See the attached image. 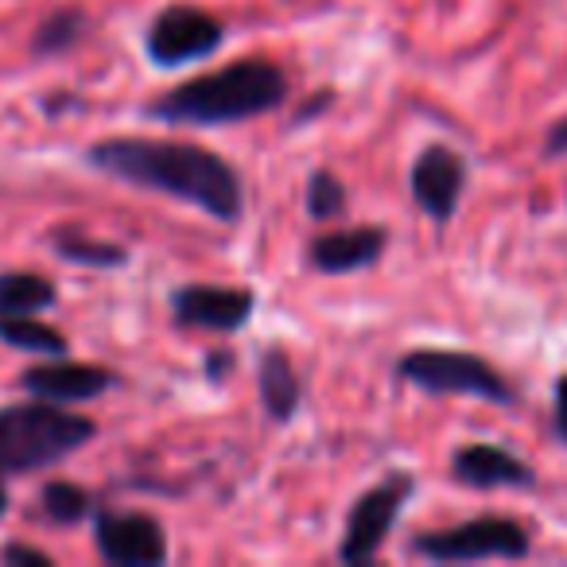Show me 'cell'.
<instances>
[{"mask_svg":"<svg viewBox=\"0 0 567 567\" xmlns=\"http://www.w3.org/2000/svg\"><path fill=\"white\" fill-rule=\"evenodd\" d=\"M86 159L97 172H110L144 190H164V195L198 206L218 221L241 218V179H237V172L221 156L198 148V144L121 136V141L94 144Z\"/></svg>","mask_w":567,"mask_h":567,"instance_id":"obj_1","label":"cell"},{"mask_svg":"<svg viewBox=\"0 0 567 567\" xmlns=\"http://www.w3.org/2000/svg\"><path fill=\"white\" fill-rule=\"evenodd\" d=\"M284 97H288V79L280 66L265 59H245V63H229L214 74L183 82L159 97L148 113L167 125H234V121L276 110Z\"/></svg>","mask_w":567,"mask_h":567,"instance_id":"obj_2","label":"cell"},{"mask_svg":"<svg viewBox=\"0 0 567 567\" xmlns=\"http://www.w3.org/2000/svg\"><path fill=\"white\" fill-rule=\"evenodd\" d=\"M94 432L86 416L63 412V404H9L0 409V478L63 463L94 440Z\"/></svg>","mask_w":567,"mask_h":567,"instance_id":"obj_3","label":"cell"},{"mask_svg":"<svg viewBox=\"0 0 567 567\" xmlns=\"http://www.w3.org/2000/svg\"><path fill=\"white\" fill-rule=\"evenodd\" d=\"M396 373L416 389H427V393L478 396V401L489 404L517 401L509 381L489 362H482L478 354H466V350H412L396 362Z\"/></svg>","mask_w":567,"mask_h":567,"instance_id":"obj_4","label":"cell"},{"mask_svg":"<svg viewBox=\"0 0 567 567\" xmlns=\"http://www.w3.org/2000/svg\"><path fill=\"white\" fill-rule=\"evenodd\" d=\"M420 556L435 564H474V559H525L528 533L509 517H478L463 520L443 533H424L412 540Z\"/></svg>","mask_w":567,"mask_h":567,"instance_id":"obj_5","label":"cell"},{"mask_svg":"<svg viewBox=\"0 0 567 567\" xmlns=\"http://www.w3.org/2000/svg\"><path fill=\"white\" fill-rule=\"evenodd\" d=\"M409 494H412L409 474H393V478H385L381 486L365 489V494L358 497L347 517V536H342V548H339L342 564L354 567L378 556L385 536L393 533L396 517H401V505Z\"/></svg>","mask_w":567,"mask_h":567,"instance_id":"obj_6","label":"cell"},{"mask_svg":"<svg viewBox=\"0 0 567 567\" xmlns=\"http://www.w3.org/2000/svg\"><path fill=\"white\" fill-rule=\"evenodd\" d=\"M221 48V24L190 4H167L148 28V59L164 71L187 66Z\"/></svg>","mask_w":567,"mask_h":567,"instance_id":"obj_7","label":"cell"},{"mask_svg":"<svg viewBox=\"0 0 567 567\" xmlns=\"http://www.w3.org/2000/svg\"><path fill=\"white\" fill-rule=\"evenodd\" d=\"M97 551L117 567H159L167 559L164 528L144 513H97Z\"/></svg>","mask_w":567,"mask_h":567,"instance_id":"obj_8","label":"cell"},{"mask_svg":"<svg viewBox=\"0 0 567 567\" xmlns=\"http://www.w3.org/2000/svg\"><path fill=\"white\" fill-rule=\"evenodd\" d=\"M466 187V159L458 152L432 144L412 164V198L432 221H451Z\"/></svg>","mask_w":567,"mask_h":567,"instance_id":"obj_9","label":"cell"},{"mask_svg":"<svg viewBox=\"0 0 567 567\" xmlns=\"http://www.w3.org/2000/svg\"><path fill=\"white\" fill-rule=\"evenodd\" d=\"M252 292L245 288H210V284H190L172 296V311L183 327H203V331H237L252 316Z\"/></svg>","mask_w":567,"mask_h":567,"instance_id":"obj_10","label":"cell"},{"mask_svg":"<svg viewBox=\"0 0 567 567\" xmlns=\"http://www.w3.org/2000/svg\"><path fill=\"white\" fill-rule=\"evenodd\" d=\"M113 373L102 365H79V362H63L55 358L51 365H35L20 378V385L32 396L51 404H79V401H94V396L110 393L113 389Z\"/></svg>","mask_w":567,"mask_h":567,"instance_id":"obj_11","label":"cell"},{"mask_svg":"<svg viewBox=\"0 0 567 567\" xmlns=\"http://www.w3.org/2000/svg\"><path fill=\"white\" fill-rule=\"evenodd\" d=\"M451 471L458 482L478 489H497V486H533L536 474L528 463H520L517 455H509L505 447L494 443H466L451 455Z\"/></svg>","mask_w":567,"mask_h":567,"instance_id":"obj_12","label":"cell"},{"mask_svg":"<svg viewBox=\"0 0 567 567\" xmlns=\"http://www.w3.org/2000/svg\"><path fill=\"white\" fill-rule=\"evenodd\" d=\"M385 249V229L362 226V229H339V234H323L311 241L308 257L319 272H358V268L373 265Z\"/></svg>","mask_w":567,"mask_h":567,"instance_id":"obj_13","label":"cell"},{"mask_svg":"<svg viewBox=\"0 0 567 567\" xmlns=\"http://www.w3.org/2000/svg\"><path fill=\"white\" fill-rule=\"evenodd\" d=\"M257 381H260V401H265V412L280 424L300 412V401H303V385L296 378L292 362L284 354L280 347H268L265 358H260V370H257Z\"/></svg>","mask_w":567,"mask_h":567,"instance_id":"obj_14","label":"cell"},{"mask_svg":"<svg viewBox=\"0 0 567 567\" xmlns=\"http://www.w3.org/2000/svg\"><path fill=\"white\" fill-rule=\"evenodd\" d=\"M55 308V284L35 272H0V319Z\"/></svg>","mask_w":567,"mask_h":567,"instance_id":"obj_15","label":"cell"},{"mask_svg":"<svg viewBox=\"0 0 567 567\" xmlns=\"http://www.w3.org/2000/svg\"><path fill=\"white\" fill-rule=\"evenodd\" d=\"M0 342H9L12 350H28V354H43V358H63L66 354V339L55 327L40 323L35 316H9L0 319Z\"/></svg>","mask_w":567,"mask_h":567,"instance_id":"obj_16","label":"cell"},{"mask_svg":"<svg viewBox=\"0 0 567 567\" xmlns=\"http://www.w3.org/2000/svg\"><path fill=\"white\" fill-rule=\"evenodd\" d=\"M55 252L71 265H90V268H121L128 260V252L113 241H97V237H86L82 229H59L51 237Z\"/></svg>","mask_w":567,"mask_h":567,"instance_id":"obj_17","label":"cell"},{"mask_svg":"<svg viewBox=\"0 0 567 567\" xmlns=\"http://www.w3.org/2000/svg\"><path fill=\"white\" fill-rule=\"evenodd\" d=\"M82 28H86V17H82V12H71V9L55 12V17L35 32L32 51L35 55H55V51L74 48V40L82 35Z\"/></svg>","mask_w":567,"mask_h":567,"instance_id":"obj_18","label":"cell"},{"mask_svg":"<svg viewBox=\"0 0 567 567\" xmlns=\"http://www.w3.org/2000/svg\"><path fill=\"white\" fill-rule=\"evenodd\" d=\"M342 206H347V187H342L339 179H334L331 172H311L308 179V214L316 221H331L342 214Z\"/></svg>","mask_w":567,"mask_h":567,"instance_id":"obj_19","label":"cell"},{"mask_svg":"<svg viewBox=\"0 0 567 567\" xmlns=\"http://www.w3.org/2000/svg\"><path fill=\"white\" fill-rule=\"evenodd\" d=\"M43 509H48V517L74 525V520H82L90 513V494L74 486V482H51L43 489Z\"/></svg>","mask_w":567,"mask_h":567,"instance_id":"obj_20","label":"cell"},{"mask_svg":"<svg viewBox=\"0 0 567 567\" xmlns=\"http://www.w3.org/2000/svg\"><path fill=\"white\" fill-rule=\"evenodd\" d=\"M0 559L9 567H51V556L32 544H9V548L0 551Z\"/></svg>","mask_w":567,"mask_h":567,"instance_id":"obj_21","label":"cell"},{"mask_svg":"<svg viewBox=\"0 0 567 567\" xmlns=\"http://www.w3.org/2000/svg\"><path fill=\"white\" fill-rule=\"evenodd\" d=\"M544 156H548V159L567 156V117L556 121V125L548 128V141H544Z\"/></svg>","mask_w":567,"mask_h":567,"instance_id":"obj_22","label":"cell"},{"mask_svg":"<svg viewBox=\"0 0 567 567\" xmlns=\"http://www.w3.org/2000/svg\"><path fill=\"white\" fill-rule=\"evenodd\" d=\"M556 435L567 443V373L556 378Z\"/></svg>","mask_w":567,"mask_h":567,"instance_id":"obj_23","label":"cell"},{"mask_svg":"<svg viewBox=\"0 0 567 567\" xmlns=\"http://www.w3.org/2000/svg\"><path fill=\"white\" fill-rule=\"evenodd\" d=\"M229 365H234V358L218 354V358H210V362H206V373H210V378L218 381V378H226V373H229Z\"/></svg>","mask_w":567,"mask_h":567,"instance_id":"obj_24","label":"cell"},{"mask_svg":"<svg viewBox=\"0 0 567 567\" xmlns=\"http://www.w3.org/2000/svg\"><path fill=\"white\" fill-rule=\"evenodd\" d=\"M4 482V478H0ZM4 509H9V494H4V486H0V517H4Z\"/></svg>","mask_w":567,"mask_h":567,"instance_id":"obj_25","label":"cell"}]
</instances>
